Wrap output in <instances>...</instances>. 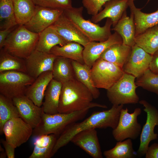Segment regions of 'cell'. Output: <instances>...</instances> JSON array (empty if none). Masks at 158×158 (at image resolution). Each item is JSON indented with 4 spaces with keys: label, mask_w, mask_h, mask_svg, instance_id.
I'll return each instance as SVG.
<instances>
[{
    "label": "cell",
    "mask_w": 158,
    "mask_h": 158,
    "mask_svg": "<svg viewBox=\"0 0 158 158\" xmlns=\"http://www.w3.org/2000/svg\"><path fill=\"white\" fill-rule=\"evenodd\" d=\"M110 0H83V6L87 13L92 16L96 15L100 11L102 7L107 1Z\"/></svg>",
    "instance_id": "cell-38"
},
{
    "label": "cell",
    "mask_w": 158,
    "mask_h": 158,
    "mask_svg": "<svg viewBox=\"0 0 158 158\" xmlns=\"http://www.w3.org/2000/svg\"><path fill=\"white\" fill-rule=\"evenodd\" d=\"M131 47L123 43L113 44L106 49L100 57L123 68L130 54Z\"/></svg>",
    "instance_id": "cell-25"
},
{
    "label": "cell",
    "mask_w": 158,
    "mask_h": 158,
    "mask_svg": "<svg viewBox=\"0 0 158 158\" xmlns=\"http://www.w3.org/2000/svg\"><path fill=\"white\" fill-rule=\"evenodd\" d=\"M103 154L106 158H133L137 153L133 148L131 139L128 138L118 141L114 147L105 151Z\"/></svg>",
    "instance_id": "cell-33"
},
{
    "label": "cell",
    "mask_w": 158,
    "mask_h": 158,
    "mask_svg": "<svg viewBox=\"0 0 158 158\" xmlns=\"http://www.w3.org/2000/svg\"><path fill=\"white\" fill-rule=\"evenodd\" d=\"M68 42L51 26L39 33L35 49L51 53L50 50L54 46H62Z\"/></svg>",
    "instance_id": "cell-24"
},
{
    "label": "cell",
    "mask_w": 158,
    "mask_h": 158,
    "mask_svg": "<svg viewBox=\"0 0 158 158\" xmlns=\"http://www.w3.org/2000/svg\"><path fill=\"white\" fill-rule=\"evenodd\" d=\"M90 90L76 78L62 83L58 112L68 113L83 109L94 104Z\"/></svg>",
    "instance_id": "cell-2"
},
{
    "label": "cell",
    "mask_w": 158,
    "mask_h": 158,
    "mask_svg": "<svg viewBox=\"0 0 158 158\" xmlns=\"http://www.w3.org/2000/svg\"><path fill=\"white\" fill-rule=\"evenodd\" d=\"M33 129L20 117L13 118L4 124L3 133L6 140L16 148L26 142L32 135Z\"/></svg>",
    "instance_id": "cell-11"
},
{
    "label": "cell",
    "mask_w": 158,
    "mask_h": 158,
    "mask_svg": "<svg viewBox=\"0 0 158 158\" xmlns=\"http://www.w3.org/2000/svg\"><path fill=\"white\" fill-rule=\"evenodd\" d=\"M84 47L75 42H68L62 46L56 45L50 50V53L57 56H61L84 64L83 57Z\"/></svg>",
    "instance_id": "cell-28"
},
{
    "label": "cell",
    "mask_w": 158,
    "mask_h": 158,
    "mask_svg": "<svg viewBox=\"0 0 158 158\" xmlns=\"http://www.w3.org/2000/svg\"><path fill=\"white\" fill-rule=\"evenodd\" d=\"M152 59L151 55L135 44L131 47L130 54L123 70L125 73L138 78L149 68Z\"/></svg>",
    "instance_id": "cell-14"
},
{
    "label": "cell",
    "mask_w": 158,
    "mask_h": 158,
    "mask_svg": "<svg viewBox=\"0 0 158 158\" xmlns=\"http://www.w3.org/2000/svg\"><path fill=\"white\" fill-rule=\"evenodd\" d=\"M121 43H123L121 37L115 32L106 41L99 42H90L84 47L83 51L85 63L91 68L106 49L113 44Z\"/></svg>",
    "instance_id": "cell-18"
},
{
    "label": "cell",
    "mask_w": 158,
    "mask_h": 158,
    "mask_svg": "<svg viewBox=\"0 0 158 158\" xmlns=\"http://www.w3.org/2000/svg\"><path fill=\"white\" fill-rule=\"evenodd\" d=\"M83 7H73L63 10L65 16L86 36L91 41H104L111 35V27L112 22L107 18L104 25L101 27L91 20L84 19L83 16Z\"/></svg>",
    "instance_id": "cell-4"
},
{
    "label": "cell",
    "mask_w": 158,
    "mask_h": 158,
    "mask_svg": "<svg viewBox=\"0 0 158 158\" xmlns=\"http://www.w3.org/2000/svg\"><path fill=\"white\" fill-rule=\"evenodd\" d=\"M16 20L18 25H24L33 16L36 6L32 0H13Z\"/></svg>",
    "instance_id": "cell-31"
},
{
    "label": "cell",
    "mask_w": 158,
    "mask_h": 158,
    "mask_svg": "<svg viewBox=\"0 0 158 158\" xmlns=\"http://www.w3.org/2000/svg\"><path fill=\"white\" fill-rule=\"evenodd\" d=\"M17 26L11 28L0 30V49L3 48L8 36Z\"/></svg>",
    "instance_id": "cell-42"
},
{
    "label": "cell",
    "mask_w": 158,
    "mask_h": 158,
    "mask_svg": "<svg viewBox=\"0 0 158 158\" xmlns=\"http://www.w3.org/2000/svg\"><path fill=\"white\" fill-rule=\"evenodd\" d=\"M71 63L75 78L90 90L94 99L98 98L100 93L98 89L94 84L91 73V68L85 63L81 64L73 60H72Z\"/></svg>",
    "instance_id": "cell-30"
},
{
    "label": "cell",
    "mask_w": 158,
    "mask_h": 158,
    "mask_svg": "<svg viewBox=\"0 0 158 158\" xmlns=\"http://www.w3.org/2000/svg\"><path fill=\"white\" fill-rule=\"evenodd\" d=\"M36 6L64 10L72 7L71 0H32Z\"/></svg>",
    "instance_id": "cell-37"
},
{
    "label": "cell",
    "mask_w": 158,
    "mask_h": 158,
    "mask_svg": "<svg viewBox=\"0 0 158 158\" xmlns=\"http://www.w3.org/2000/svg\"><path fill=\"white\" fill-rule=\"evenodd\" d=\"M12 100L18 109L20 117L33 129L37 127L40 123L44 112L42 107L35 105L25 95L14 98Z\"/></svg>",
    "instance_id": "cell-15"
},
{
    "label": "cell",
    "mask_w": 158,
    "mask_h": 158,
    "mask_svg": "<svg viewBox=\"0 0 158 158\" xmlns=\"http://www.w3.org/2000/svg\"><path fill=\"white\" fill-rule=\"evenodd\" d=\"M63 10L36 6L35 12L25 27L31 31L39 34L51 25L63 13Z\"/></svg>",
    "instance_id": "cell-12"
},
{
    "label": "cell",
    "mask_w": 158,
    "mask_h": 158,
    "mask_svg": "<svg viewBox=\"0 0 158 158\" xmlns=\"http://www.w3.org/2000/svg\"><path fill=\"white\" fill-rule=\"evenodd\" d=\"M145 155L146 158H158V144L155 143L149 146Z\"/></svg>",
    "instance_id": "cell-39"
},
{
    "label": "cell",
    "mask_w": 158,
    "mask_h": 158,
    "mask_svg": "<svg viewBox=\"0 0 158 158\" xmlns=\"http://www.w3.org/2000/svg\"><path fill=\"white\" fill-rule=\"evenodd\" d=\"M71 60L61 56L55 59L52 71L53 79L62 83L75 78Z\"/></svg>",
    "instance_id": "cell-27"
},
{
    "label": "cell",
    "mask_w": 158,
    "mask_h": 158,
    "mask_svg": "<svg viewBox=\"0 0 158 158\" xmlns=\"http://www.w3.org/2000/svg\"><path fill=\"white\" fill-rule=\"evenodd\" d=\"M38 38L39 34L24 25H18L8 36L3 48L11 54L25 59L35 49Z\"/></svg>",
    "instance_id": "cell-5"
},
{
    "label": "cell",
    "mask_w": 158,
    "mask_h": 158,
    "mask_svg": "<svg viewBox=\"0 0 158 158\" xmlns=\"http://www.w3.org/2000/svg\"><path fill=\"white\" fill-rule=\"evenodd\" d=\"M133 0H129V7L134 15L135 37L147 29L158 25V9L151 13L142 12L135 6Z\"/></svg>",
    "instance_id": "cell-21"
},
{
    "label": "cell",
    "mask_w": 158,
    "mask_h": 158,
    "mask_svg": "<svg viewBox=\"0 0 158 158\" xmlns=\"http://www.w3.org/2000/svg\"><path fill=\"white\" fill-rule=\"evenodd\" d=\"M53 79L52 71L44 72L37 77L26 89L25 95L39 107L43 104L45 93L49 83Z\"/></svg>",
    "instance_id": "cell-20"
},
{
    "label": "cell",
    "mask_w": 158,
    "mask_h": 158,
    "mask_svg": "<svg viewBox=\"0 0 158 158\" xmlns=\"http://www.w3.org/2000/svg\"><path fill=\"white\" fill-rule=\"evenodd\" d=\"M8 71L27 73L25 60L11 54L2 48L0 51V72Z\"/></svg>",
    "instance_id": "cell-32"
},
{
    "label": "cell",
    "mask_w": 158,
    "mask_h": 158,
    "mask_svg": "<svg viewBox=\"0 0 158 158\" xmlns=\"http://www.w3.org/2000/svg\"><path fill=\"white\" fill-rule=\"evenodd\" d=\"M135 44L150 54L158 51V25L135 37Z\"/></svg>",
    "instance_id": "cell-29"
},
{
    "label": "cell",
    "mask_w": 158,
    "mask_h": 158,
    "mask_svg": "<svg viewBox=\"0 0 158 158\" xmlns=\"http://www.w3.org/2000/svg\"><path fill=\"white\" fill-rule=\"evenodd\" d=\"M112 30L117 32L121 37L123 43L132 47L135 44V26L134 15L130 12L129 17L127 16L126 11L125 12Z\"/></svg>",
    "instance_id": "cell-22"
},
{
    "label": "cell",
    "mask_w": 158,
    "mask_h": 158,
    "mask_svg": "<svg viewBox=\"0 0 158 158\" xmlns=\"http://www.w3.org/2000/svg\"><path fill=\"white\" fill-rule=\"evenodd\" d=\"M1 142L4 146L8 158H14L15 156V150L16 148L9 143L6 140L1 139Z\"/></svg>",
    "instance_id": "cell-40"
},
{
    "label": "cell",
    "mask_w": 158,
    "mask_h": 158,
    "mask_svg": "<svg viewBox=\"0 0 158 158\" xmlns=\"http://www.w3.org/2000/svg\"><path fill=\"white\" fill-rule=\"evenodd\" d=\"M57 56L35 49L25 59L27 73L36 79L42 73L52 71Z\"/></svg>",
    "instance_id": "cell-13"
},
{
    "label": "cell",
    "mask_w": 158,
    "mask_h": 158,
    "mask_svg": "<svg viewBox=\"0 0 158 158\" xmlns=\"http://www.w3.org/2000/svg\"><path fill=\"white\" fill-rule=\"evenodd\" d=\"M17 25L13 0H0V30L12 28Z\"/></svg>",
    "instance_id": "cell-34"
},
{
    "label": "cell",
    "mask_w": 158,
    "mask_h": 158,
    "mask_svg": "<svg viewBox=\"0 0 158 158\" xmlns=\"http://www.w3.org/2000/svg\"><path fill=\"white\" fill-rule=\"evenodd\" d=\"M141 113L140 108H135L131 113L127 108L121 111L119 121L116 127L113 129L112 134L117 141H122L128 138L135 140L140 135L142 126L138 120Z\"/></svg>",
    "instance_id": "cell-9"
},
{
    "label": "cell",
    "mask_w": 158,
    "mask_h": 158,
    "mask_svg": "<svg viewBox=\"0 0 158 158\" xmlns=\"http://www.w3.org/2000/svg\"><path fill=\"white\" fill-rule=\"evenodd\" d=\"M51 26L68 42H76L84 47L91 42L63 13Z\"/></svg>",
    "instance_id": "cell-16"
},
{
    "label": "cell",
    "mask_w": 158,
    "mask_h": 158,
    "mask_svg": "<svg viewBox=\"0 0 158 158\" xmlns=\"http://www.w3.org/2000/svg\"><path fill=\"white\" fill-rule=\"evenodd\" d=\"M62 83L54 79L49 83L45 93L42 107L45 113H58V107Z\"/></svg>",
    "instance_id": "cell-23"
},
{
    "label": "cell",
    "mask_w": 158,
    "mask_h": 158,
    "mask_svg": "<svg viewBox=\"0 0 158 158\" xmlns=\"http://www.w3.org/2000/svg\"><path fill=\"white\" fill-rule=\"evenodd\" d=\"M139 103L144 107L143 110L147 114L146 123L142 129L140 144L137 152L139 156L142 157L145 155L150 142L157 138L158 134L154 133V129L158 125V111L145 100H141Z\"/></svg>",
    "instance_id": "cell-10"
},
{
    "label": "cell",
    "mask_w": 158,
    "mask_h": 158,
    "mask_svg": "<svg viewBox=\"0 0 158 158\" xmlns=\"http://www.w3.org/2000/svg\"><path fill=\"white\" fill-rule=\"evenodd\" d=\"M101 107V104L95 103L83 109L70 113L49 114L43 112L40 123L33 129L32 136L36 138L51 134L60 135L68 126L84 118L90 109Z\"/></svg>",
    "instance_id": "cell-3"
},
{
    "label": "cell",
    "mask_w": 158,
    "mask_h": 158,
    "mask_svg": "<svg viewBox=\"0 0 158 158\" xmlns=\"http://www.w3.org/2000/svg\"><path fill=\"white\" fill-rule=\"evenodd\" d=\"M129 0H110L103 6L104 8L96 15L92 16L90 20L97 23L104 19L110 18L114 27L129 7Z\"/></svg>",
    "instance_id": "cell-19"
},
{
    "label": "cell",
    "mask_w": 158,
    "mask_h": 158,
    "mask_svg": "<svg viewBox=\"0 0 158 158\" xmlns=\"http://www.w3.org/2000/svg\"><path fill=\"white\" fill-rule=\"evenodd\" d=\"M92 79L97 88L109 89L123 76L122 68L99 57L90 69Z\"/></svg>",
    "instance_id": "cell-8"
},
{
    "label": "cell",
    "mask_w": 158,
    "mask_h": 158,
    "mask_svg": "<svg viewBox=\"0 0 158 158\" xmlns=\"http://www.w3.org/2000/svg\"><path fill=\"white\" fill-rule=\"evenodd\" d=\"M136 78L124 73L122 77L107 90V97L113 105L136 104L139 98L136 92L138 87L135 84Z\"/></svg>",
    "instance_id": "cell-6"
},
{
    "label": "cell",
    "mask_w": 158,
    "mask_h": 158,
    "mask_svg": "<svg viewBox=\"0 0 158 158\" xmlns=\"http://www.w3.org/2000/svg\"><path fill=\"white\" fill-rule=\"evenodd\" d=\"M0 158H6L7 157L5 151L3 149L0 145Z\"/></svg>",
    "instance_id": "cell-43"
},
{
    "label": "cell",
    "mask_w": 158,
    "mask_h": 158,
    "mask_svg": "<svg viewBox=\"0 0 158 158\" xmlns=\"http://www.w3.org/2000/svg\"><path fill=\"white\" fill-rule=\"evenodd\" d=\"M20 117L16 106L12 99L0 94V133H3V128L7 121L13 118Z\"/></svg>",
    "instance_id": "cell-35"
},
{
    "label": "cell",
    "mask_w": 158,
    "mask_h": 158,
    "mask_svg": "<svg viewBox=\"0 0 158 158\" xmlns=\"http://www.w3.org/2000/svg\"><path fill=\"white\" fill-rule=\"evenodd\" d=\"M71 142L79 147L93 158H102L103 156L97 130L90 128L75 134Z\"/></svg>",
    "instance_id": "cell-17"
},
{
    "label": "cell",
    "mask_w": 158,
    "mask_h": 158,
    "mask_svg": "<svg viewBox=\"0 0 158 158\" xmlns=\"http://www.w3.org/2000/svg\"><path fill=\"white\" fill-rule=\"evenodd\" d=\"M152 55L149 68L153 73L158 74V51Z\"/></svg>",
    "instance_id": "cell-41"
},
{
    "label": "cell",
    "mask_w": 158,
    "mask_h": 158,
    "mask_svg": "<svg viewBox=\"0 0 158 158\" xmlns=\"http://www.w3.org/2000/svg\"><path fill=\"white\" fill-rule=\"evenodd\" d=\"M35 79L26 73L8 71L0 72V94L8 98L24 95Z\"/></svg>",
    "instance_id": "cell-7"
},
{
    "label": "cell",
    "mask_w": 158,
    "mask_h": 158,
    "mask_svg": "<svg viewBox=\"0 0 158 158\" xmlns=\"http://www.w3.org/2000/svg\"><path fill=\"white\" fill-rule=\"evenodd\" d=\"M135 84L148 91L158 95V74L147 69L141 76L136 78Z\"/></svg>",
    "instance_id": "cell-36"
},
{
    "label": "cell",
    "mask_w": 158,
    "mask_h": 158,
    "mask_svg": "<svg viewBox=\"0 0 158 158\" xmlns=\"http://www.w3.org/2000/svg\"><path fill=\"white\" fill-rule=\"evenodd\" d=\"M123 105H113L109 109L93 112L85 120L80 122H75L68 126L57 138L54 148L53 156L61 147L66 145L76 134L90 128L113 129L116 127L119 120L121 111Z\"/></svg>",
    "instance_id": "cell-1"
},
{
    "label": "cell",
    "mask_w": 158,
    "mask_h": 158,
    "mask_svg": "<svg viewBox=\"0 0 158 158\" xmlns=\"http://www.w3.org/2000/svg\"><path fill=\"white\" fill-rule=\"evenodd\" d=\"M133 0L134 1H135V0Z\"/></svg>",
    "instance_id": "cell-44"
},
{
    "label": "cell",
    "mask_w": 158,
    "mask_h": 158,
    "mask_svg": "<svg viewBox=\"0 0 158 158\" xmlns=\"http://www.w3.org/2000/svg\"><path fill=\"white\" fill-rule=\"evenodd\" d=\"M57 136L53 134L43 135L36 137L33 152L29 158H50L56 142Z\"/></svg>",
    "instance_id": "cell-26"
}]
</instances>
